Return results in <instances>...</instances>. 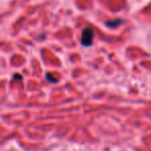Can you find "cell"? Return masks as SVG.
Instances as JSON below:
<instances>
[{
  "mask_svg": "<svg viewBox=\"0 0 151 151\" xmlns=\"http://www.w3.org/2000/svg\"><path fill=\"white\" fill-rule=\"evenodd\" d=\"M93 37H94L93 30L90 27L85 28L82 31V35H81V44L84 47H90L93 42Z\"/></svg>",
  "mask_w": 151,
  "mask_h": 151,
  "instance_id": "6da1fadb",
  "label": "cell"
},
{
  "mask_svg": "<svg viewBox=\"0 0 151 151\" xmlns=\"http://www.w3.org/2000/svg\"><path fill=\"white\" fill-rule=\"evenodd\" d=\"M121 24H123V20H121V19L111 20V21L106 22V26H108V27H110V28H116L121 25Z\"/></svg>",
  "mask_w": 151,
  "mask_h": 151,
  "instance_id": "7a4b0ae2",
  "label": "cell"
},
{
  "mask_svg": "<svg viewBox=\"0 0 151 151\" xmlns=\"http://www.w3.org/2000/svg\"><path fill=\"white\" fill-rule=\"evenodd\" d=\"M46 78L48 79V80L50 81V82H52V83H56L57 82V79L55 78V77H53L52 73H47Z\"/></svg>",
  "mask_w": 151,
  "mask_h": 151,
  "instance_id": "3957f363",
  "label": "cell"
},
{
  "mask_svg": "<svg viewBox=\"0 0 151 151\" xmlns=\"http://www.w3.org/2000/svg\"><path fill=\"white\" fill-rule=\"evenodd\" d=\"M14 79H15V80L21 81L22 80V76L21 75H15V76H14Z\"/></svg>",
  "mask_w": 151,
  "mask_h": 151,
  "instance_id": "277c9868",
  "label": "cell"
}]
</instances>
